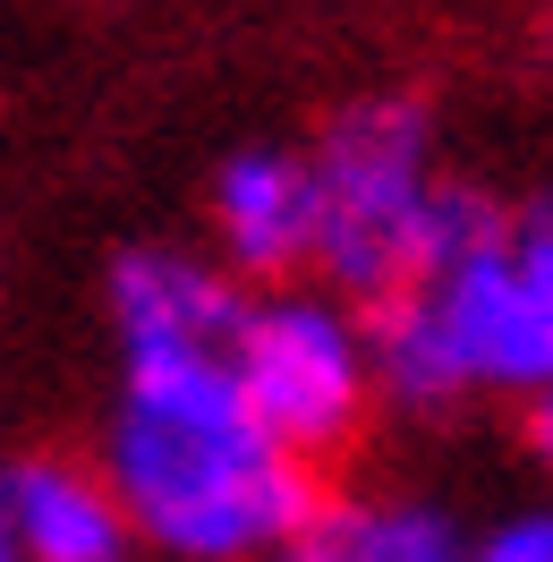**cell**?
Returning a JSON list of instances; mask_svg holds the SVG:
<instances>
[{
    "instance_id": "obj_1",
    "label": "cell",
    "mask_w": 553,
    "mask_h": 562,
    "mask_svg": "<svg viewBox=\"0 0 553 562\" xmlns=\"http://www.w3.org/2000/svg\"><path fill=\"white\" fill-rule=\"evenodd\" d=\"M103 477L171 562H264L332 503L230 384V358H120Z\"/></svg>"
},
{
    "instance_id": "obj_2",
    "label": "cell",
    "mask_w": 553,
    "mask_h": 562,
    "mask_svg": "<svg viewBox=\"0 0 553 562\" xmlns=\"http://www.w3.org/2000/svg\"><path fill=\"white\" fill-rule=\"evenodd\" d=\"M375 375L392 409H460L477 392H553V188L511 205L503 239L451 273L409 281L375 316Z\"/></svg>"
},
{
    "instance_id": "obj_3",
    "label": "cell",
    "mask_w": 553,
    "mask_h": 562,
    "mask_svg": "<svg viewBox=\"0 0 553 562\" xmlns=\"http://www.w3.org/2000/svg\"><path fill=\"white\" fill-rule=\"evenodd\" d=\"M315 162V273L349 307L375 316L417 273V239L435 213V128L409 94H358L307 145Z\"/></svg>"
},
{
    "instance_id": "obj_4",
    "label": "cell",
    "mask_w": 553,
    "mask_h": 562,
    "mask_svg": "<svg viewBox=\"0 0 553 562\" xmlns=\"http://www.w3.org/2000/svg\"><path fill=\"white\" fill-rule=\"evenodd\" d=\"M222 358H230V384L256 409V426L307 469L341 460L358 443L366 409L383 401L375 324L341 290H298V281L256 290Z\"/></svg>"
},
{
    "instance_id": "obj_5",
    "label": "cell",
    "mask_w": 553,
    "mask_h": 562,
    "mask_svg": "<svg viewBox=\"0 0 553 562\" xmlns=\"http://www.w3.org/2000/svg\"><path fill=\"white\" fill-rule=\"evenodd\" d=\"M111 333H120V358H213L230 350V333L247 316V290L222 256H196V247H128L111 256Z\"/></svg>"
},
{
    "instance_id": "obj_6",
    "label": "cell",
    "mask_w": 553,
    "mask_h": 562,
    "mask_svg": "<svg viewBox=\"0 0 553 562\" xmlns=\"http://www.w3.org/2000/svg\"><path fill=\"white\" fill-rule=\"evenodd\" d=\"M205 222L230 273L281 290L315 265V162L290 145H239L205 188Z\"/></svg>"
},
{
    "instance_id": "obj_7",
    "label": "cell",
    "mask_w": 553,
    "mask_h": 562,
    "mask_svg": "<svg viewBox=\"0 0 553 562\" xmlns=\"http://www.w3.org/2000/svg\"><path fill=\"white\" fill-rule=\"evenodd\" d=\"M0 503L18 528V562H137V520L120 486L103 477V460L35 452L0 469Z\"/></svg>"
},
{
    "instance_id": "obj_8",
    "label": "cell",
    "mask_w": 553,
    "mask_h": 562,
    "mask_svg": "<svg viewBox=\"0 0 553 562\" xmlns=\"http://www.w3.org/2000/svg\"><path fill=\"white\" fill-rule=\"evenodd\" d=\"M358 562H477V537L443 503H358Z\"/></svg>"
},
{
    "instance_id": "obj_9",
    "label": "cell",
    "mask_w": 553,
    "mask_h": 562,
    "mask_svg": "<svg viewBox=\"0 0 553 562\" xmlns=\"http://www.w3.org/2000/svg\"><path fill=\"white\" fill-rule=\"evenodd\" d=\"M264 562H358V503H324L298 537H281Z\"/></svg>"
},
{
    "instance_id": "obj_10",
    "label": "cell",
    "mask_w": 553,
    "mask_h": 562,
    "mask_svg": "<svg viewBox=\"0 0 553 562\" xmlns=\"http://www.w3.org/2000/svg\"><path fill=\"white\" fill-rule=\"evenodd\" d=\"M477 562H553V503H528L477 528Z\"/></svg>"
},
{
    "instance_id": "obj_11",
    "label": "cell",
    "mask_w": 553,
    "mask_h": 562,
    "mask_svg": "<svg viewBox=\"0 0 553 562\" xmlns=\"http://www.w3.org/2000/svg\"><path fill=\"white\" fill-rule=\"evenodd\" d=\"M528 443H537V460H545V477H553V392L528 401Z\"/></svg>"
},
{
    "instance_id": "obj_12",
    "label": "cell",
    "mask_w": 553,
    "mask_h": 562,
    "mask_svg": "<svg viewBox=\"0 0 553 562\" xmlns=\"http://www.w3.org/2000/svg\"><path fill=\"white\" fill-rule=\"evenodd\" d=\"M0 562H18V528H9V503H0Z\"/></svg>"
}]
</instances>
